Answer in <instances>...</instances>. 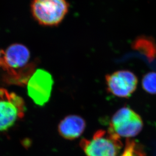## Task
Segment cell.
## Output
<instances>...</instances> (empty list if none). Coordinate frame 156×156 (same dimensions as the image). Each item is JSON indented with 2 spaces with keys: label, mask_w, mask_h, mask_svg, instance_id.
Returning a JSON list of instances; mask_svg holds the SVG:
<instances>
[{
  "label": "cell",
  "mask_w": 156,
  "mask_h": 156,
  "mask_svg": "<svg viewBox=\"0 0 156 156\" xmlns=\"http://www.w3.org/2000/svg\"><path fill=\"white\" fill-rule=\"evenodd\" d=\"M30 59L29 49L21 44H13L4 51L0 68L9 77L7 82L20 85L27 84L30 75Z\"/></svg>",
  "instance_id": "6da1fadb"
},
{
  "label": "cell",
  "mask_w": 156,
  "mask_h": 156,
  "mask_svg": "<svg viewBox=\"0 0 156 156\" xmlns=\"http://www.w3.org/2000/svg\"><path fill=\"white\" fill-rule=\"evenodd\" d=\"M69 10L66 0H32L30 12L41 26L55 27L62 23Z\"/></svg>",
  "instance_id": "7a4b0ae2"
},
{
  "label": "cell",
  "mask_w": 156,
  "mask_h": 156,
  "mask_svg": "<svg viewBox=\"0 0 156 156\" xmlns=\"http://www.w3.org/2000/svg\"><path fill=\"white\" fill-rule=\"evenodd\" d=\"M81 144L87 156H118L122 147L120 137L110 129L96 131L92 140H83Z\"/></svg>",
  "instance_id": "3957f363"
},
{
  "label": "cell",
  "mask_w": 156,
  "mask_h": 156,
  "mask_svg": "<svg viewBox=\"0 0 156 156\" xmlns=\"http://www.w3.org/2000/svg\"><path fill=\"white\" fill-rule=\"evenodd\" d=\"M26 105L18 95L0 88V131L7 130L24 115Z\"/></svg>",
  "instance_id": "277c9868"
},
{
  "label": "cell",
  "mask_w": 156,
  "mask_h": 156,
  "mask_svg": "<svg viewBox=\"0 0 156 156\" xmlns=\"http://www.w3.org/2000/svg\"><path fill=\"white\" fill-rule=\"evenodd\" d=\"M143 127V122L140 115L125 107L115 113L108 129L119 137H132L138 135Z\"/></svg>",
  "instance_id": "5b68a950"
},
{
  "label": "cell",
  "mask_w": 156,
  "mask_h": 156,
  "mask_svg": "<svg viewBox=\"0 0 156 156\" xmlns=\"http://www.w3.org/2000/svg\"><path fill=\"white\" fill-rule=\"evenodd\" d=\"M54 80L49 72L43 69L35 70L27 82V93L34 102L43 106L49 101Z\"/></svg>",
  "instance_id": "8992f818"
},
{
  "label": "cell",
  "mask_w": 156,
  "mask_h": 156,
  "mask_svg": "<svg viewBox=\"0 0 156 156\" xmlns=\"http://www.w3.org/2000/svg\"><path fill=\"white\" fill-rule=\"evenodd\" d=\"M107 89L112 94L121 98H128L136 89L138 80L130 71H116L105 76Z\"/></svg>",
  "instance_id": "52a82bcc"
},
{
  "label": "cell",
  "mask_w": 156,
  "mask_h": 156,
  "mask_svg": "<svg viewBox=\"0 0 156 156\" xmlns=\"http://www.w3.org/2000/svg\"><path fill=\"white\" fill-rule=\"evenodd\" d=\"M86 122L82 117L71 115L65 117L58 126V133L63 138L74 140L79 137L85 129Z\"/></svg>",
  "instance_id": "ba28073f"
},
{
  "label": "cell",
  "mask_w": 156,
  "mask_h": 156,
  "mask_svg": "<svg viewBox=\"0 0 156 156\" xmlns=\"http://www.w3.org/2000/svg\"><path fill=\"white\" fill-rule=\"evenodd\" d=\"M132 48L146 56L150 62L156 58V43L151 37L140 36L132 43Z\"/></svg>",
  "instance_id": "9c48e42d"
},
{
  "label": "cell",
  "mask_w": 156,
  "mask_h": 156,
  "mask_svg": "<svg viewBox=\"0 0 156 156\" xmlns=\"http://www.w3.org/2000/svg\"><path fill=\"white\" fill-rule=\"evenodd\" d=\"M142 86L147 93L156 94V73L150 72L146 74L143 77Z\"/></svg>",
  "instance_id": "30bf717a"
},
{
  "label": "cell",
  "mask_w": 156,
  "mask_h": 156,
  "mask_svg": "<svg viewBox=\"0 0 156 156\" xmlns=\"http://www.w3.org/2000/svg\"><path fill=\"white\" fill-rule=\"evenodd\" d=\"M124 152L122 156H146L141 147L137 146L134 140H128Z\"/></svg>",
  "instance_id": "8fae6325"
},
{
  "label": "cell",
  "mask_w": 156,
  "mask_h": 156,
  "mask_svg": "<svg viewBox=\"0 0 156 156\" xmlns=\"http://www.w3.org/2000/svg\"><path fill=\"white\" fill-rule=\"evenodd\" d=\"M3 52H4V50H0V64H1V62L2 57L3 56Z\"/></svg>",
  "instance_id": "7c38bea8"
}]
</instances>
